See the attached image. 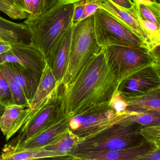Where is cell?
Returning a JSON list of instances; mask_svg holds the SVG:
<instances>
[{
  "label": "cell",
  "mask_w": 160,
  "mask_h": 160,
  "mask_svg": "<svg viewBox=\"0 0 160 160\" xmlns=\"http://www.w3.org/2000/svg\"><path fill=\"white\" fill-rule=\"evenodd\" d=\"M119 80L109 66L103 48L94 55L65 88L60 86V102L65 116L71 118L109 103Z\"/></svg>",
  "instance_id": "6da1fadb"
},
{
  "label": "cell",
  "mask_w": 160,
  "mask_h": 160,
  "mask_svg": "<svg viewBox=\"0 0 160 160\" xmlns=\"http://www.w3.org/2000/svg\"><path fill=\"white\" fill-rule=\"evenodd\" d=\"M79 1L56 0L43 13L24 21L29 31L30 42L42 51L49 67L59 44L72 26L75 6Z\"/></svg>",
  "instance_id": "7a4b0ae2"
},
{
  "label": "cell",
  "mask_w": 160,
  "mask_h": 160,
  "mask_svg": "<svg viewBox=\"0 0 160 160\" xmlns=\"http://www.w3.org/2000/svg\"><path fill=\"white\" fill-rule=\"evenodd\" d=\"M143 126L132 120L129 114L121 120L81 139L68 155L71 159V156L76 154L119 150L138 146L147 141L139 132Z\"/></svg>",
  "instance_id": "3957f363"
},
{
  "label": "cell",
  "mask_w": 160,
  "mask_h": 160,
  "mask_svg": "<svg viewBox=\"0 0 160 160\" xmlns=\"http://www.w3.org/2000/svg\"><path fill=\"white\" fill-rule=\"evenodd\" d=\"M102 48L95 36L94 15L73 25L69 61L61 87H67L85 64Z\"/></svg>",
  "instance_id": "277c9868"
},
{
  "label": "cell",
  "mask_w": 160,
  "mask_h": 160,
  "mask_svg": "<svg viewBox=\"0 0 160 160\" xmlns=\"http://www.w3.org/2000/svg\"><path fill=\"white\" fill-rule=\"evenodd\" d=\"M103 48L108 62L119 83L139 70L160 64V47L153 50L143 47L111 46Z\"/></svg>",
  "instance_id": "5b68a950"
},
{
  "label": "cell",
  "mask_w": 160,
  "mask_h": 160,
  "mask_svg": "<svg viewBox=\"0 0 160 160\" xmlns=\"http://www.w3.org/2000/svg\"><path fill=\"white\" fill-rule=\"evenodd\" d=\"M94 24L96 40L102 48L111 46L143 47L153 50L159 47H153L101 8L94 13Z\"/></svg>",
  "instance_id": "8992f818"
},
{
  "label": "cell",
  "mask_w": 160,
  "mask_h": 160,
  "mask_svg": "<svg viewBox=\"0 0 160 160\" xmlns=\"http://www.w3.org/2000/svg\"><path fill=\"white\" fill-rule=\"evenodd\" d=\"M60 86L29 115L16 138L11 142L19 144L65 117L60 102Z\"/></svg>",
  "instance_id": "52a82bcc"
},
{
  "label": "cell",
  "mask_w": 160,
  "mask_h": 160,
  "mask_svg": "<svg viewBox=\"0 0 160 160\" xmlns=\"http://www.w3.org/2000/svg\"><path fill=\"white\" fill-rule=\"evenodd\" d=\"M129 115L127 112L118 114L109 103L107 104L70 118L69 128L81 140Z\"/></svg>",
  "instance_id": "ba28073f"
},
{
  "label": "cell",
  "mask_w": 160,
  "mask_h": 160,
  "mask_svg": "<svg viewBox=\"0 0 160 160\" xmlns=\"http://www.w3.org/2000/svg\"><path fill=\"white\" fill-rule=\"evenodd\" d=\"M9 51L0 55V64L18 63L29 72L38 82L46 66V60L42 51L31 42L11 44Z\"/></svg>",
  "instance_id": "9c48e42d"
},
{
  "label": "cell",
  "mask_w": 160,
  "mask_h": 160,
  "mask_svg": "<svg viewBox=\"0 0 160 160\" xmlns=\"http://www.w3.org/2000/svg\"><path fill=\"white\" fill-rule=\"evenodd\" d=\"M160 64L146 67L123 79L118 90L125 98L143 95L160 88Z\"/></svg>",
  "instance_id": "30bf717a"
},
{
  "label": "cell",
  "mask_w": 160,
  "mask_h": 160,
  "mask_svg": "<svg viewBox=\"0 0 160 160\" xmlns=\"http://www.w3.org/2000/svg\"><path fill=\"white\" fill-rule=\"evenodd\" d=\"M154 149H160L156 148L146 141L138 146L128 148L76 154L71 157L72 160H135L138 157Z\"/></svg>",
  "instance_id": "8fae6325"
},
{
  "label": "cell",
  "mask_w": 160,
  "mask_h": 160,
  "mask_svg": "<svg viewBox=\"0 0 160 160\" xmlns=\"http://www.w3.org/2000/svg\"><path fill=\"white\" fill-rule=\"evenodd\" d=\"M30 113L29 108L11 104L6 106L0 119V129L8 141L23 126Z\"/></svg>",
  "instance_id": "7c38bea8"
},
{
  "label": "cell",
  "mask_w": 160,
  "mask_h": 160,
  "mask_svg": "<svg viewBox=\"0 0 160 160\" xmlns=\"http://www.w3.org/2000/svg\"><path fill=\"white\" fill-rule=\"evenodd\" d=\"M46 158L62 159V156L56 152L48 150L43 148H20L10 142L4 146L0 154V160H31Z\"/></svg>",
  "instance_id": "4fadbf2b"
},
{
  "label": "cell",
  "mask_w": 160,
  "mask_h": 160,
  "mask_svg": "<svg viewBox=\"0 0 160 160\" xmlns=\"http://www.w3.org/2000/svg\"><path fill=\"white\" fill-rule=\"evenodd\" d=\"M70 119V118L65 116L23 143L19 144H14L12 142L10 143L20 148H43L52 142L59 134L69 128Z\"/></svg>",
  "instance_id": "5bb4252c"
},
{
  "label": "cell",
  "mask_w": 160,
  "mask_h": 160,
  "mask_svg": "<svg viewBox=\"0 0 160 160\" xmlns=\"http://www.w3.org/2000/svg\"><path fill=\"white\" fill-rule=\"evenodd\" d=\"M98 1L100 2L101 9L107 12L118 21L131 29L146 42L149 43L146 33L138 20L137 17L133 15L125 9L118 6L111 0Z\"/></svg>",
  "instance_id": "9a60e30c"
},
{
  "label": "cell",
  "mask_w": 160,
  "mask_h": 160,
  "mask_svg": "<svg viewBox=\"0 0 160 160\" xmlns=\"http://www.w3.org/2000/svg\"><path fill=\"white\" fill-rule=\"evenodd\" d=\"M72 28V26L59 44L50 66L54 77L60 85L63 80L69 61Z\"/></svg>",
  "instance_id": "2e32d148"
},
{
  "label": "cell",
  "mask_w": 160,
  "mask_h": 160,
  "mask_svg": "<svg viewBox=\"0 0 160 160\" xmlns=\"http://www.w3.org/2000/svg\"><path fill=\"white\" fill-rule=\"evenodd\" d=\"M28 27L24 23H17L0 16V41L10 44L30 42Z\"/></svg>",
  "instance_id": "e0dca14e"
},
{
  "label": "cell",
  "mask_w": 160,
  "mask_h": 160,
  "mask_svg": "<svg viewBox=\"0 0 160 160\" xmlns=\"http://www.w3.org/2000/svg\"><path fill=\"white\" fill-rule=\"evenodd\" d=\"M3 63L9 69L14 79L21 87L30 105L39 82L29 72L19 64L14 62Z\"/></svg>",
  "instance_id": "ac0fdd59"
},
{
  "label": "cell",
  "mask_w": 160,
  "mask_h": 160,
  "mask_svg": "<svg viewBox=\"0 0 160 160\" xmlns=\"http://www.w3.org/2000/svg\"><path fill=\"white\" fill-rule=\"evenodd\" d=\"M60 86L54 77L51 68L47 64L31 102L29 114L35 110L40 103Z\"/></svg>",
  "instance_id": "d6986e66"
},
{
  "label": "cell",
  "mask_w": 160,
  "mask_h": 160,
  "mask_svg": "<svg viewBox=\"0 0 160 160\" xmlns=\"http://www.w3.org/2000/svg\"><path fill=\"white\" fill-rule=\"evenodd\" d=\"M80 140L68 128L43 148L59 153L62 156V159H70L68 154Z\"/></svg>",
  "instance_id": "ffe728a7"
},
{
  "label": "cell",
  "mask_w": 160,
  "mask_h": 160,
  "mask_svg": "<svg viewBox=\"0 0 160 160\" xmlns=\"http://www.w3.org/2000/svg\"><path fill=\"white\" fill-rule=\"evenodd\" d=\"M125 98L128 106L160 112V88L140 96Z\"/></svg>",
  "instance_id": "44dd1931"
},
{
  "label": "cell",
  "mask_w": 160,
  "mask_h": 160,
  "mask_svg": "<svg viewBox=\"0 0 160 160\" xmlns=\"http://www.w3.org/2000/svg\"><path fill=\"white\" fill-rule=\"evenodd\" d=\"M136 13L144 20L154 23L160 28V4L154 0H132Z\"/></svg>",
  "instance_id": "7402d4cb"
},
{
  "label": "cell",
  "mask_w": 160,
  "mask_h": 160,
  "mask_svg": "<svg viewBox=\"0 0 160 160\" xmlns=\"http://www.w3.org/2000/svg\"><path fill=\"white\" fill-rule=\"evenodd\" d=\"M13 1L16 7L25 13L27 18H28L35 17L49 10L56 0H13Z\"/></svg>",
  "instance_id": "603a6c76"
},
{
  "label": "cell",
  "mask_w": 160,
  "mask_h": 160,
  "mask_svg": "<svg viewBox=\"0 0 160 160\" xmlns=\"http://www.w3.org/2000/svg\"><path fill=\"white\" fill-rule=\"evenodd\" d=\"M0 71L3 74L10 87L12 98L13 104L29 108L30 105L20 86L14 79L10 71L4 63L0 64Z\"/></svg>",
  "instance_id": "cb8c5ba5"
},
{
  "label": "cell",
  "mask_w": 160,
  "mask_h": 160,
  "mask_svg": "<svg viewBox=\"0 0 160 160\" xmlns=\"http://www.w3.org/2000/svg\"><path fill=\"white\" fill-rule=\"evenodd\" d=\"M129 114L132 120L142 126L160 125V112L144 109L139 112Z\"/></svg>",
  "instance_id": "d4e9b609"
},
{
  "label": "cell",
  "mask_w": 160,
  "mask_h": 160,
  "mask_svg": "<svg viewBox=\"0 0 160 160\" xmlns=\"http://www.w3.org/2000/svg\"><path fill=\"white\" fill-rule=\"evenodd\" d=\"M137 17L141 28L148 37L150 43L151 44L154 48L160 47V28L152 22L142 19L137 15Z\"/></svg>",
  "instance_id": "484cf974"
},
{
  "label": "cell",
  "mask_w": 160,
  "mask_h": 160,
  "mask_svg": "<svg viewBox=\"0 0 160 160\" xmlns=\"http://www.w3.org/2000/svg\"><path fill=\"white\" fill-rule=\"evenodd\" d=\"M139 132L147 142L160 149V125L143 126Z\"/></svg>",
  "instance_id": "4316f807"
},
{
  "label": "cell",
  "mask_w": 160,
  "mask_h": 160,
  "mask_svg": "<svg viewBox=\"0 0 160 160\" xmlns=\"http://www.w3.org/2000/svg\"><path fill=\"white\" fill-rule=\"evenodd\" d=\"M0 11L13 19H27L25 13L17 8L13 0H0Z\"/></svg>",
  "instance_id": "83f0119b"
},
{
  "label": "cell",
  "mask_w": 160,
  "mask_h": 160,
  "mask_svg": "<svg viewBox=\"0 0 160 160\" xmlns=\"http://www.w3.org/2000/svg\"><path fill=\"white\" fill-rule=\"evenodd\" d=\"M0 103L5 106L13 104L12 98L7 79L0 71Z\"/></svg>",
  "instance_id": "f1b7e54d"
},
{
  "label": "cell",
  "mask_w": 160,
  "mask_h": 160,
  "mask_svg": "<svg viewBox=\"0 0 160 160\" xmlns=\"http://www.w3.org/2000/svg\"><path fill=\"white\" fill-rule=\"evenodd\" d=\"M109 105L115 110L116 113L118 114L125 113L128 107L125 97L118 90L112 96L109 102Z\"/></svg>",
  "instance_id": "f546056e"
},
{
  "label": "cell",
  "mask_w": 160,
  "mask_h": 160,
  "mask_svg": "<svg viewBox=\"0 0 160 160\" xmlns=\"http://www.w3.org/2000/svg\"><path fill=\"white\" fill-rule=\"evenodd\" d=\"M85 9L81 20L93 15L97 10L101 8L100 2L98 0H85Z\"/></svg>",
  "instance_id": "4dcf8cb0"
},
{
  "label": "cell",
  "mask_w": 160,
  "mask_h": 160,
  "mask_svg": "<svg viewBox=\"0 0 160 160\" xmlns=\"http://www.w3.org/2000/svg\"><path fill=\"white\" fill-rule=\"evenodd\" d=\"M86 2L85 0H79L75 6L73 16L72 26L80 22L84 13Z\"/></svg>",
  "instance_id": "1f68e13d"
},
{
  "label": "cell",
  "mask_w": 160,
  "mask_h": 160,
  "mask_svg": "<svg viewBox=\"0 0 160 160\" xmlns=\"http://www.w3.org/2000/svg\"><path fill=\"white\" fill-rule=\"evenodd\" d=\"M112 2L137 17L136 11L132 0H111Z\"/></svg>",
  "instance_id": "d6a6232c"
},
{
  "label": "cell",
  "mask_w": 160,
  "mask_h": 160,
  "mask_svg": "<svg viewBox=\"0 0 160 160\" xmlns=\"http://www.w3.org/2000/svg\"><path fill=\"white\" fill-rule=\"evenodd\" d=\"M135 160H160V149L153 150L138 157Z\"/></svg>",
  "instance_id": "836d02e7"
},
{
  "label": "cell",
  "mask_w": 160,
  "mask_h": 160,
  "mask_svg": "<svg viewBox=\"0 0 160 160\" xmlns=\"http://www.w3.org/2000/svg\"><path fill=\"white\" fill-rule=\"evenodd\" d=\"M12 48L11 44L3 41H0V55L7 52Z\"/></svg>",
  "instance_id": "e575fe53"
},
{
  "label": "cell",
  "mask_w": 160,
  "mask_h": 160,
  "mask_svg": "<svg viewBox=\"0 0 160 160\" xmlns=\"http://www.w3.org/2000/svg\"><path fill=\"white\" fill-rule=\"evenodd\" d=\"M5 106L4 105L0 103V119H1L2 114H3L4 109H5Z\"/></svg>",
  "instance_id": "d590c367"
},
{
  "label": "cell",
  "mask_w": 160,
  "mask_h": 160,
  "mask_svg": "<svg viewBox=\"0 0 160 160\" xmlns=\"http://www.w3.org/2000/svg\"><path fill=\"white\" fill-rule=\"evenodd\" d=\"M156 1H157V2H159V1H160V0H155ZM160 3V2H159Z\"/></svg>",
  "instance_id": "8d00e7d4"
}]
</instances>
